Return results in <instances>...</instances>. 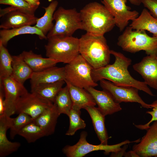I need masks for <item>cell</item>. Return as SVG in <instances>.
Segmentation results:
<instances>
[{"label":"cell","instance_id":"cell-1","mask_svg":"<svg viewBox=\"0 0 157 157\" xmlns=\"http://www.w3.org/2000/svg\"><path fill=\"white\" fill-rule=\"evenodd\" d=\"M110 52L115 57L114 63L98 69H93L92 75L95 82L106 79L116 85L133 87L150 96H154L144 82L137 80L131 75L128 70L131 63L130 59L113 50H110Z\"/></svg>","mask_w":157,"mask_h":157},{"label":"cell","instance_id":"cell-2","mask_svg":"<svg viewBox=\"0 0 157 157\" xmlns=\"http://www.w3.org/2000/svg\"><path fill=\"white\" fill-rule=\"evenodd\" d=\"M79 13L82 30L86 33L104 35L115 25L113 16L103 5L97 2L87 4Z\"/></svg>","mask_w":157,"mask_h":157},{"label":"cell","instance_id":"cell-3","mask_svg":"<svg viewBox=\"0 0 157 157\" xmlns=\"http://www.w3.org/2000/svg\"><path fill=\"white\" fill-rule=\"evenodd\" d=\"M79 39V54L93 69L108 64L110 50L104 35L86 33Z\"/></svg>","mask_w":157,"mask_h":157},{"label":"cell","instance_id":"cell-4","mask_svg":"<svg viewBox=\"0 0 157 157\" xmlns=\"http://www.w3.org/2000/svg\"><path fill=\"white\" fill-rule=\"evenodd\" d=\"M45 46L46 56L59 63L68 64L79 54V39L56 35L47 39Z\"/></svg>","mask_w":157,"mask_h":157},{"label":"cell","instance_id":"cell-5","mask_svg":"<svg viewBox=\"0 0 157 157\" xmlns=\"http://www.w3.org/2000/svg\"><path fill=\"white\" fill-rule=\"evenodd\" d=\"M117 44L129 52L143 50L147 55L157 56V37L149 36L144 30H133L130 26L126 27L119 37Z\"/></svg>","mask_w":157,"mask_h":157},{"label":"cell","instance_id":"cell-6","mask_svg":"<svg viewBox=\"0 0 157 157\" xmlns=\"http://www.w3.org/2000/svg\"><path fill=\"white\" fill-rule=\"evenodd\" d=\"M65 67V81L72 85L84 89L98 86L92 78L93 68L80 54Z\"/></svg>","mask_w":157,"mask_h":157},{"label":"cell","instance_id":"cell-7","mask_svg":"<svg viewBox=\"0 0 157 157\" xmlns=\"http://www.w3.org/2000/svg\"><path fill=\"white\" fill-rule=\"evenodd\" d=\"M53 17L55 23L47 34V39L56 35L72 36L77 30H82L80 13L75 8L67 9L60 7Z\"/></svg>","mask_w":157,"mask_h":157},{"label":"cell","instance_id":"cell-8","mask_svg":"<svg viewBox=\"0 0 157 157\" xmlns=\"http://www.w3.org/2000/svg\"><path fill=\"white\" fill-rule=\"evenodd\" d=\"M87 133L84 131L81 133L78 142L73 145H67L62 149L63 153L67 157H82L89 153L95 151H103L106 155L115 152L121 149V146L135 141H130L126 140L117 144L109 145L101 144L94 145L89 143L86 140Z\"/></svg>","mask_w":157,"mask_h":157},{"label":"cell","instance_id":"cell-9","mask_svg":"<svg viewBox=\"0 0 157 157\" xmlns=\"http://www.w3.org/2000/svg\"><path fill=\"white\" fill-rule=\"evenodd\" d=\"M99 81L100 85L103 90L108 92L117 103H138L143 108H151L150 104L146 103L140 97L138 93L139 90L137 88L132 87L117 86L104 79Z\"/></svg>","mask_w":157,"mask_h":157},{"label":"cell","instance_id":"cell-10","mask_svg":"<svg viewBox=\"0 0 157 157\" xmlns=\"http://www.w3.org/2000/svg\"><path fill=\"white\" fill-rule=\"evenodd\" d=\"M127 0H102L101 2L113 17L115 25L122 31L126 27L130 20L138 17V12L131 11L126 5Z\"/></svg>","mask_w":157,"mask_h":157},{"label":"cell","instance_id":"cell-11","mask_svg":"<svg viewBox=\"0 0 157 157\" xmlns=\"http://www.w3.org/2000/svg\"><path fill=\"white\" fill-rule=\"evenodd\" d=\"M53 104L52 103L34 93L28 92L19 99L16 106V113H25L34 120Z\"/></svg>","mask_w":157,"mask_h":157},{"label":"cell","instance_id":"cell-12","mask_svg":"<svg viewBox=\"0 0 157 157\" xmlns=\"http://www.w3.org/2000/svg\"><path fill=\"white\" fill-rule=\"evenodd\" d=\"M0 83L5 92V114L10 117L16 113L17 104L20 97L28 92L23 84L11 76L0 79Z\"/></svg>","mask_w":157,"mask_h":157},{"label":"cell","instance_id":"cell-13","mask_svg":"<svg viewBox=\"0 0 157 157\" xmlns=\"http://www.w3.org/2000/svg\"><path fill=\"white\" fill-rule=\"evenodd\" d=\"M6 13L1 17L0 28L9 29L36 24L38 18L20 11L12 6L4 8Z\"/></svg>","mask_w":157,"mask_h":157},{"label":"cell","instance_id":"cell-14","mask_svg":"<svg viewBox=\"0 0 157 157\" xmlns=\"http://www.w3.org/2000/svg\"><path fill=\"white\" fill-rule=\"evenodd\" d=\"M147 131L139 143L133 145L132 150L139 157H157V121Z\"/></svg>","mask_w":157,"mask_h":157},{"label":"cell","instance_id":"cell-15","mask_svg":"<svg viewBox=\"0 0 157 157\" xmlns=\"http://www.w3.org/2000/svg\"><path fill=\"white\" fill-rule=\"evenodd\" d=\"M133 67L141 76L147 85L157 90V55H147Z\"/></svg>","mask_w":157,"mask_h":157},{"label":"cell","instance_id":"cell-16","mask_svg":"<svg viewBox=\"0 0 157 157\" xmlns=\"http://www.w3.org/2000/svg\"><path fill=\"white\" fill-rule=\"evenodd\" d=\"M94 88L89 87L85 89L91 94L98 108L105 116L122 110L120 103L116 102L108 92L104 90H99Z\"/></svg>","mask_w":157,"mask_h":157},{"label":"cell","instance_id":"cell-17","mask_svg":"<svg viewBox=\"0 0 157 157\" xmlns=\"http://www.w3.org/2000/svg\"><path fill=\"white\" fill-rule=\"evenodd\" d=\"M65 67L54 66L39 72H33L30 78L31 87L40 84L65 80Z\"/></svg>","mask_w":157,"mask_h":157},{"label":"cell","instance_id":"cell-18","mask_svg":"<svg viewBox=\"0 0 157 157\" xmlns=\"http://www.w3.org/2000/svg\"><path fill=\"white\" fill-rule=\"evenodd\" d=\"M12 118L5 114L0 116V157H5L17 151L21 146L18 142H12L8 139L6 133L9 129Z\"/></svg>","mask_w":157,"mask_h":157},{"label":"cell","instance_id":"cell-19","mask_svg":"<svg viewBox=\"0 0 157 157\" xmlns=\"http://www.w3.org/2000/svg\"><path fill=\"white\" fill-rule=\"evenodd\" d=\"M60 115L53 104L51 106L34 119L33 122L42 128L46 136H48L54 133L58 119Z\"/></svg>","mask_w":157,"mask_h":157},{"label":"cell","instance_id":"cell-20","mask_svg":"<svg viewBox=\"0 0 157 157\" xmlns=\"http://www.w3.org/2000/svg\"><path fill=\"white\" fill-rule=\"evenodd\" d=\"M20 55L34 72H39L55 66L59 62L49 58H43L32 51H23Z\"/></svg>","mask_w":157,"mask_h":157},{"label":"cell","instance_id":"cell-21","mask_svg":"<svg viewBox=\"0 0 157 157\" xmlns=\"http://www.w3.org/2000/svg\"><path fill=\"white\" fill-rule=\"evenodd\" d=\"M67 86L72 102V106L81 109L96 104L91 94L85 89L74 86L65 81Z\"/></svg>","mask_w":157,"mask_h":157},{"label":"cell","instance_id":"cell-22","mask_svg":"<svg viewBox=\"0 0 157 157\" xmlns=\"http://www.w3.org/2000/svg\"><path fill=\"white\" fill-rule=\"evenodd\" d=\"M90 115L94 129L101 144H107L109 139L105 124V116L99 108L95 106H88L84 108Z\"/></svg>","mask_w":157,"mask_h":157},{"label":"cell","instance_id":"cell-23","mask_svg":"<svg viewBox=\"0 0 157 157\" xmlns=\"http://www.w3.org/2000/svg\"><path fill=\"white\" fill-rule=\"evenodd\" d=\"M25 34H35L41 40L47 39V37L34 26L26 25L0 31V42L5 47L8 41L17 35Z\"/></svg>","mask_w":157,"mask_h":157},{"label":"cell","instance_id":"cell-24","mask_svg":"<svg viewBox=\"0 0 157 157\" xmlns=\"http://www.w3.org/2000/svg\"><path fill=\"white\" fill-rule=\"evenodd\" d=\"M129 26L135 30H147L157 37V19L146 8L143 9L140 16L132 21Z\"/></svg>","mask_w":157,"mask_h":157},{"label":"cell","instance_id":"cell-25","mask_svg":"<svg viewBox=\"0 0 157 157\" xmlns=\"http://www.w3.org/2000/svg\"><path fill=\"white\" fill-rule=\"evenodd\" d=\"M12 71L11 76L20 83L23 84L30 79L33 72L19 55L12 56Z\"/></svg>","mask_w":157,"mask_h":157},{"label":"cell","instance_id":"cell-26","mask_svg":"<svg viewBox=\"0 0 157 157\" xmlns=\"http://www.w3.org/2000/svg\"><path fill=\"white\" fill-rule=\"evenodd\" d=\"M65 83V80L39 84L31 87V92L53 103L57 94Z\"/></svg>","mask_w":157,"mask_h":157},{"label":"cell","instance_id":"cell-27","mask_svg":"<svg viewBox=\"0 0 157 157\" xmlns=\"http://www.w3.org/2000/svg\"><path fill=\"white\" fill-rule=\"evenodd\" d=\"M51 2L47 7H42L45 10L44 14L42 17L38 18L34 26L46 36L54 26L53 14L58 4V1L56 0Z\"/></svg>","mask_w":157,"mask_h":157},{"label":"cell","instance_id":"cell-28","mask_svg":"<svg viewBox=\"0 0 157 157\" xmlns=\"http://www.w3.org/2000/svg\"><path fill=\"white\" fill-rule=\"evenodd\" d=\"M53 104L60 115L64 114L68 116L72 107V102L66 85L57 94Z\"/></svg>","mask_w":157,"mask_h":157},{"label":"cell","instance_id":"cell-29","mask_svg":"<svg viewBox=\"0 0 157 157\" xmlns=\"http://www.w3.org/2000/svg\"><path fill=\"white\" fill-rule=\"evenodd\" d=\"M13 58L6 47L0 42V79L11 76Z\"/></svg>","mask_w":157,"mask_h":157},{"label":"cell","instance_id":"cell-30","mask_svg":"<svg viewBox=\"0 0 157 157\" xmlns=\"http://www.w3.org/2000/svg\"><path fill=\"white\" fill-rule=\"evenodd\" d=\"M28 143H33L40 138L46 136L42 128L33 122L23 128L19 132Z\"/></svg>","mask_w":157,"mask_h":157},{"label":"cell","instance_id":"cell-31","mask_svg":"<svg viewBox=\"0 0 157 157\" xmlns=\"http://www.w3.org/2000/svg\"><path fill=\"white\" fill-rule=\"evenodd\" d=\"M80 110V109L72 106L68 116L69 119V124L66 135H74L77 130L85 128L86 124L84 121L81 117Z\"/></svg>","mask_w":157,"mask_h":157},{"label":"cell","instance_id":"cell-32","mask_svg":"<svg viewBox=\"0 0 157 157\" xmlns=\"http://www.w3.org/2000/svg\"><path fill=\"white\" fill-rule=\"evenodd\" d=\"M15 118H12L10 128V136L13 139L25 126L32 122L33 119L28 115L20 113Z\"/></svg>","mask_w":157,"mask_h":157},{"label":"cell","instance_id":"cell-33","mask_svg":"<svg viewBox=\"0 0 157 157\" xmlns=\"http://www.w3.org/2000/svg\"><path fill=\"white\" fill-rule=\"evenodd\" d=\"M0 4L10 6L26 13L35 15L38 7L30 5L25 0H0Z\"/></svg>","mask_w":157,"mask_h":157},{"label":"cell","instance_id":"cell-34","mask_svg":"<svg viewBox=\"0 0 157 157\" xmlns=\"http://www.w3.org/2000/svg\"><path fill=\"white\" fill-rule=\"evenodd\" d=\"M150 106L152 108L151 111H147L146 113L151 116V119L147 123L144 124H134L137 128L142 130H147L149 127L150 124L153 122L157 121V100L154 101L151 104Z\"/></svg>","mask_w":157,"mask_h":157},{"label":"cell","instance_id":"cell-35","mask_svg":"<svg viewBox=\"0 0 157 157\" xmlns=\"http://www.w3.org/2000/svg\"><path fill=\"white\" fill-rule=\"evenodd\" d=\"M140 1L149 10L151 15L157 19V0H140Z\"/></svg>","mask_w":157,"mask_h":157},{"label":"cell","instance_id":"cell-36","mask_svg":"<svg viewBox=\"0 0 157 157\" xmlns=\"http://www.w3.org/2000/svg\"><path fill=\"white\" fill-rule=\"evenodd\" d=\"M5 92L2 84L0 83V116L5 114Z\"/></svg>","mask_w":157,"mask_h":157},{"label":"cell","instance_id":"cell-37","mask_svg":"<svg viewBox=\"0 0 157 157\" xmlns=\"http://www.w3.org/2000/svg\"><path fill=\"white\" fill-rule=\"evenodd\" d=\"M128 144L124 145L123 147L122 148L121 150L115 152L111 153L110 157H122L124 156L125 153L128 147Z\"/></svg>","mask_w":157,"mask_h":157},{"label":"cell","instance_id":"cell-38","mask_svg":"<svg viewBox=\"0 0 157 157\" xmlns=\"http://www.w3.org/2000/svg\"><path fill=\"white\" fill-rule=\"evenodd\" d=\"M30 5L34 7H39L40 4V0H25Z\"/></svg>","mask_w":157,"mask_h":157},{"label":"cell","instance_id":"cell-39","mask_svg":"<svg viewBox=\"0 0 157 157\" xmlns=\"http://www.w3.org/2000/svg\"><path fill=\"white\" fill-rule=\"evenodd\" d=\"M124 156V157H139L138 155L133 150L131 151L128 152H126Z\"/></svg>","mask_w":157,"mask_h":157},{"label":"cell","instance_id":"cell-40","mask_svg":"<svg viewBox=\"0 0 157 157\" xmlns=\"http://www.w3.org/2000/svg\"><path fill=\"white\" fill-rule=\"evenodd\" d=\"M132 4L136 6H139L141 4L140 0H128Z\"/></svg>","mask_w":157,"mask_h":157},{"label":"cell","instance_id":"cell-41","mask_svg":"<svg viewBox=\"0 0 157 157\" xmlns=\"http://www.w3.org/2000/svg\"><path fill=\"white\" fill-rule=\"evenodd\" d=\"M53 0H48V1L49 2H51V1H53Z\"/></svg>","mask_w":157,"mask_h":157}]
</instances>
